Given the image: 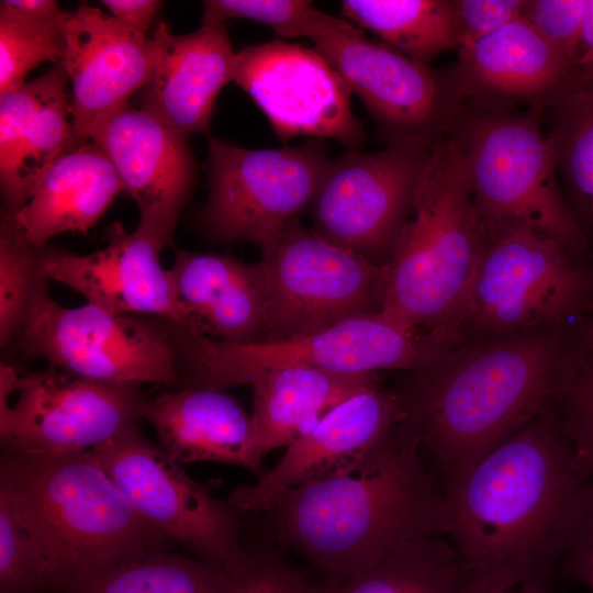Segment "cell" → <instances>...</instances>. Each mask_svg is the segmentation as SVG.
I'll list each match as a JSON object with an SVG mask.
<instances>
[{
	"instance_id": "6da1fadb",
	"label": "cell",
	"mask_w": 593,
	"mask_h": 593,
	"mask_svg": "<svg viewBox=\"0 0 593 593\" xmlns=\"http://www.w3.org/2000/svg\"><path fill=\"white\" fill-rule=\"evenodd\" d=\"M592 480L551 401L441 484L444 536L468 572L547 582Z\"/></svg>"
},
{
	"instance_id": "7a4b0ae2",
	"label": "cell",
	"mask_w": 593,
	"mask_h": 593,
	"mask_svg": "<svg viewBox=\"0 0 593 593\" xmlns=\"http://www.w3.org/2000/svg\"><path fill=\"white\" fill-rule=\"evenodd\" d=\"M266 514L278 546L337 581L445 532L441 485L405 419L353 467L287 491Z\"/></svg>"
},
{
	"instance_id": "3957f363",
	"label": "cell",
	"mask_w": 593,
	"mask_h": 593,
	"mask_svg": "<svg viewBox=\"0 0 593 593\" xmlns=\"http://www.w3.org/2000/svg\"><path fill=\"white\" fill-rule=\"evenodd\" d=\"M569 333L533 331L455 346L393 389L440 485L516 434L552 401Z\"/></svg>"
},
{
	"instance_id": "277c9868",
	"label": "cell",
	"mask_w": 593,
	"mask_h": 593,
	"mask_svg": "<svg viewBox=\"0 0 593 593\" xmlns=\"http://www.w3.org/2000/svg\"><path fill=\"white\" fill-rule=\"evenodd\" d=\"M0 494L43 556L51 593L79 574L175 542L141 517L91 450L3 452Z\"/></svg>"
},
{
	"instance_id": "5b68a950",
	"label": "cell",
	"mask_w": 593,
	"mask_h": 593,
	"mask_svg": "<svg viewBox=\"0 0 593 593\" xmlns=\"http://www.w3.org/2000/svg\"><path fill=\"white\" fill-rule=\"evenodd\" d=\"M483 248L461 152L445 135L433 147L389 261L381 313L407 329L459 345L456 323Z\"/></svg>"
},
{
	"instance_id": "8992f818",
	"label": "cell",
	"mask_w": 593,
	"mask_h": 593,
	"mask_svg": "<svg viewBox=\"0 0 593 593\" xmlns=\"http://www.w3.org/2000/svg\"><path fill=\"white\" fill-rule=\"evenodd\" d=\"M447 135L461 152L484 247L528 230L593 266V248L566 200L552 144L535 114L462 105Z\"/></svg>"
},
{
	"instance_id": "52a82bcc",
	"label": "cell",
	"mask_w": 593,
	"mask_h": 593,
	"mask_svg": "<svg viewBox=\"0 0 593 593\" xmlns=\"http://www.w3.org/2000/svg\"><path fill=\"white\" fill-rule=\"evenodd\" d=\"M170 328L184 387L213 390L250 384L257 376L281 367L346 373L412 371L455 347L445 336L407 329L382 313L353 317L314 334L249 343Z\"/></svg>"
},
{
	"instance_id": "ba28073f",
	"label": "cell",
	"mask_w": 593,
	"mask_h": 593,
	"mask_svg": "<svg viewBox=\"0 0 593 593\" xmlns=\"http://www.w3.org/2000/svg\"><path fill=\"white\" fill-rule=\"evenodd\" d=\"M593 306V266L528 230L488 244L456 323L459 344L495 336L570 333Z\"/></svg>"
},
{
	"instance_id": "9c48e42d",
	"label": "cell",
	"mask_w": 593,
	"mask_h": 593,
	"mask_svg": "<svg viewBox=\"0 0 593 593\" xmlns=\"http://www.w3.org/2000/svg\"><path fill=\"white\" fill-rule=\"evenodd\" d=\"M147 399L139 385L101 382L55 367H0L3 452L92 450L138 427Z\"/></svg>"
},
{
	"instance_id": "30bf717a",
	"label": "cell",
	"mask_w": 593,
	"mask_h": 593,
	"mask_svg": "<svg viewBox=\"0 0 593 593\" xmlns=\"http://www.w3.org/2000/svg\"><path fill=\"white\" fill-rule=\"evenodd\" d=\"M261 255L268 287L262 339L314 334L382 311L389 262L374 264L334 245L299 220L261 248Z\"/></svg>"
},
{
	"instance_id": "8fae6325",
	"label": "cell",
	"mask_w": 593,
	"mask_h": 593,
	"mask_svg": "<svg viewBox=\"0 0 593 593\" xmlns=\"http://www.w3.org/2000/svg\"><path fill=\"white\" fill-rule=\"evenodd\" d=\"M20 350L51 367L121 384H174L180 377L170 326L87 303L66 307L45 283L36 291L16 337Z\"/></svg>"
},
{
	"instance_id": "7c38bea8",
	"label": "cell",
	"mask_w": 593,
	"mask_h": 593,
	"mask_svg": "<svg viewBox=\"0 0 593 593\" xmlns=\"http://www.w3.org/2000/svg\"><path fill=\"white\" fill-rule=\"evenodd\" d=\"M318 141L248 149L209 137V195L200 213L215 240L260 249L311 205L331 164Z\"/></svg>"
},
{
	"instance_id": "4fadbf2b",
	"label": "cell",
	"mask_w": 593,
	"mask_h": 593,
	"mask_svg": "<svg viewBox=\"0 0 593 593\" xmlns=\"http://www.w3.org/2000/svg\"><path fill=\"white\" fill-rule=\"evenodd\" d=\"M436 143L403 141L332 159L310 205L313 230L369 261L388 264Z\"/></svg>"
},
{
	"instance_id": "5bb4252c",
	"label": "cell",
	"mask_w": 593,
	"mask_h": 593,
	"mask_svg": "<svg viewBox=\"0 0 593 593\" xmlns=\"http://www.w3.org/2000/svg\"><path fill=\"white\" fill-rule=\"evenodd\" d=\"M312 42L361 100L388 144H434L449 132L461 103L448 71L439 72L372 42L340 19Z\"/></svg>"
},
{
	"instance_id": "9a60e30c",
	"label": "cell",
	"mask_w": 593,
	"mask_h": 593,
	"mask_svg": "<svg viewBox=\"0 0 593 593\" xmlns=\"http://www.w3.org/2000/svg\"><path fill=\"white\" fill-rule=\"evenodd\" d=\"M134 510L195 558L223 569L240 545L237 511L133 428L91 450Z\"/></svg>"
},
{
	"instance_id": "2e32d148",
	"label": "cell",
	"mask_w": 593,
	"mask_h": 593,
	"mask_svg": "<svg viewBox=\"0 0 593 593\" xmlns=\"http://www.w3.org/2000/svg\"><path fill=\"white\" fill-rule=\"evenodd\" d=\"M232 81L257 104L282 142L334 138L356 150L367 137L351 91L315 48L271 41L236 52Z\"/></svg>"
},
{
	"instance_id": "e0dca14e",
	"label": "cell",
	"mask_w": 593,
	"mask_h": 593,
	"mask_svg": "<svg viewBox=\"0 0 593 593\" xmlns=\"http://www.w3.org/2000/svg\"><path fill=\"white\" fill-rule=\"evenodd\" d=\"M105 247L88 255L42 248L41 275L82 294L87 303L120 315L148 314L192 333V322L179 301L169 269L160 265L168 246L137 226L126 232L113 223Z\"/></svg>"
},
{
	"instance_id": "ac0fdd59",
	"label": "cell",
	"mask_w": 593,
	"mask_h": 593,
	"mask_svg": "<svg viewBox=\"0 0 593 593\" xmlns=\"http://www.w3.org/2000/svg\"><path fill=\"white\" fill-rule=\"evenodd\" d=\"M404 417L393 389L379 383L365 389L294 439L258 480L235 488L228 503L237 512L267 513L287 491L353 467Z\"/></svg>"
},
{
	"instance_id": "d6986e66",
	"label": "cell",
	"mask_w": 593,
	"mask_h": 593,
	"mask_svg": "<svg viewBox=\"0 0 593 593\" xmlns=\"http://www.w3.org/2000/svg\"><path fill=\"white\" fill-rule=\"evenodd\" d=\"M65 36L60 63L71 86V122L77 138L86 142L150 81L156 44L152 32L128 27L86 2L67 12Z\"/></svg>"
},
{
	"instance_id": "ffe728a7",
	"label": "cell",
	"mask_w": 593,
	"mask_h": 593,
	"mask_svg": "<svg viewBox=\"0 0 593 593\" xmlns=\"http://www.w3.org/2000/svg\"><path fill=\"white\" fill-rule=\"evenodd\" d=\"M89 141L99 145L137 204L139 223L168 245L195 182L189 138L131 105L98 124Z\"/></svg>"
},
{
	"instance_id": "44dd1931",
	"label": "cell",
	"mask_w": 593,
	"mask_h": 593,
	"mask_svg": "<svg viewBox=\"0 0 593 593\" xmlns=\"http://www.w3.org/2000/svg\"><path fill=\"white\" fill-rule=\"evenodd\" d=\"M448 71L461 107L511 111L532 102L542 111L564 81L563 56L522 15L496 32L458 49Z\"/></svg>"
},
{
	"instance_id": "7402d4cb",
	"label": "cell",
	"mask_w": 593,
	"mask_h": 593,
	"mask_svg": "<svg viewBox=\"0 0 593 593\" xmlns=\"http://www.w3.org/2000/svg\"><path fill=\"white\" fill-rule=\"evenodd\" d=\"M152 35L156 64L141 90V109L188 138L208 132L216 98L233 76L236 52L225 24L177 35L158 22Z\"/></svg>"
},
{
	"instance_id": "603a6c76",
	"label": "cell",
	"mask_w": 593,
	"mask_h": 593,
	"mask_svg": "<svg viewBox=\"0 0 593 593\" xmlns=\"http://www.w3.org/2000/svg\"><path fill=\"white\" fill-rule=\"evenodd\" d=\"M169 272L194 334L228 343L264 338L268 287L260 261L179 250Z\"/></svg>"
},
{
	"instance_id": "cb8c5ba5",
	"label": "cell",
	"mask_w": 593,
	"mask_h": 593,
	"mask_svg": "<svg viewBox=\"0 0 593 593\" xmlns=\"http://www.w3.org/2000/svg\"><path fill=\"white\" fill-rule=\"evenodd\" d=\"M143 418L180 463L216 461L256 469L251 414L224 390L183 387L147 399Z\"/></svg>"
},
{
	"instance_id": "d4e9b609",
	"label": "cell",
	"mask_w": 593,
	"mask_h": 593,
	"mask_svg": "<svg viewBox=\"0 0 593 593\" xmlns=\"http://www.w3.org/2000/svg\"><path fill=\"white\" fill-rule=\"evenodd\" d=\"M120 191L121 181L103 149L86 141L61 155L26 204L4 220L30 243L44 247L63 233L86 234Z\"/></svg>"
},
{
	"instance_id": "484cf974",
	"label": "cell",
	"mask_w": 593,
	"mask_h": 593,
	"mask_svg": "<svg viewBox=\"0 0 593 593\" xmlns=\"http://www.w3.org/2000/svg\"><path fill=\"white\" fill-rule=\"evenodd\" d=\"M379 383L378 372L346 373L310 367H281L257 376L254 445L258 457L289 446L329 410Z\"/></svg>"
},
{
	"instance_id": "4316f807",
	"label": "cell",
	"mask_w": 593,
	"mask_h": 593,
	"mask_svg": "<svg viewBox=\"0 0 593 593\" xmlns=\"http://www.w3.org/2000/svg\"><path fill=\"white\" fill-rule=\"evenodd\" d=\"M228 590L230 578L222 567L158 547L79 574L54 593H227Z\"/></svg>"
},
{
	"instance_id": "83f0119b",
	"label": "cell",
	"mask_w": 593,
	"mask_h": 593,
	"mask_svg": "<svg viewBox=\"0 0 593 593\" xmlns=\"http://www.w3.org/2000/svg\"><path fill=\"white\" fill-rule=\"evenodd\" d=\"M340 9L347 21L421 64L457 49L449 0H343Z\"/></svg>"
},
{
	"instance_id": "f1b7e54d",
	"label": "cell",
	"mask_w": 593,
	"mask_h": 593,
	"mask_svg": "<svg viewBox=\"0 0 593 593\" xmlns=\"http://www.w3.org/2000/svg\"><path fill=\"white\" fill-rule=\"evenodd\" d=\"M465 567L439 534L410 540L383 560L337 581L332 593H457Z\"/></svg>"
},
{
	"instance_id": "f546056e",
	"label": "cell",
	"mask_w": 593,
	"mask_h": 593,
	"mask_svg": "<svg viewBox=\"0 0 593 593\" xmlns=\"http://www.w3.org/2000/svg\"><path fill=\"white\" fill-rule=\"evenodd\" d=\"M547 135L566 200L588 240L593 238V91L557 94ZM591 244V243H590Z\"/></svg>"
},
{
	"instance_id": "4dcf8cb0",
	"label": "cell",
	"mask_w": 593,
	"mask_h": 593,
	"mask_svg": "<svg viewBox=\"0 0 593 593\" xmlns=\"http://www.w3.org/2000/svg\"><path fill=\"white\" fill-rule=\"evenodd\" d=\"M66 15L54 0L0 2V94L22 87L40 64L63 60Z\"/></svg>"
},
{
	"instance_id": "1f68e13d",
	"label": "cell",
	"mask_w": 593,
	"mask_h": 593,
	"mask_svg": "<svg viewBox=\"0 0 593 593\" xmlns=\"http://www.w3.org/2000/svg\"><path fill=\"white\" fill-rule=\"evenodd\" d=\"M80 143L65 86L42 103L24 134L12 179L1 190L7 215L25 205L53 164Z\"/></svg>"
},
{
	"instance_id": "d6a6232c",
	"label": "cell",
	"mask_w": 593,
	"mask_h": 593,
	"mask_svg": "<svg viewBox=\"0 0 593 593\" xmlns=\"http://www.w3.org/2000/svg\"><path fill=\"white\" fill-rule=\"evenodd\" d=\"M552 404L577 457L593 479V343L569 334Z\"/></svg>"
},
{
	"instance_id": "836d02e7",
	"label": "cell",
	"mask_w": 593,
	"mask_h": 593,
	"mask_svg": "<svg viewBox=\"0 0 593 593\" xmlns=\"http://www.w3.org/2000/svg\"><path fill=\"white\" fill-rule=\"evenodd\" d=\"M3 219L0 230V344L16 339L36 291L46 281L41 275V251Z\"/></svg>"
},
{
	"instance_id": "e575fe53",
	"label": "cell",
	"mask_w": 593,
	"mask_h": 593,
	"mask_svg": "<svg viewBox=\"0 0 593 593\" xmlns=\"http://www.w3.org/2000/svg\"><path fill=\"white\" fill-rule=\"evenodd\" d=\"M247 19L268 25L281 37L312 40L336 21L305 0H208L203 2L201 25L225 24Z\"/></svg>"
},
{
	"instance_id": "d590c367",
	"label": "cell",
	"mask_w": 593,
	"mask_h": 593,
	"mask_svg": "<svg viewBox=\"0 0 593 593\" xmlns=\"http://www.w3.org/2000/svg\"><path fill=\"white\" fill-rule=\"evenodd\" d=\"M230 578L227 593H323L291 566L272 539L240 545L224 568Z\"/></svg>"
},
{
	"instance_id": "8d00e7d4",
	"label": "cell",
	"mask_w": 593,
	"mask_h": 593,
	"mask_svg": "<svg viewBox=\"0 0 593 593\" xmlns=\"http://www.w3.org/2000/svg\"><path fill=\"white\" fill-rule=\"evenodd\" d=\"M68 78L61 63L22 87L0 94V186L10 183L24 134L42 103Z\"/></svg>"
},
{
	"instance_id": "74e56055",
	"label": "cell",
	"mask_w": 593,
	"mask_h": 593,
	"mask_svg": "<svg viewBox=\"0 0 593 593\" xmlns=\"http://www.w3.org/2000/svg\"><path fill=\"white\" fill-rule=\"evenodd\" d=\"M47 564L7 497L0 494V593H51Z\"/></svg>"
},
{
	"instance_id": "f35d334b",
	"label": "cell",
	"mask_w": 593,
	"mask_h": 593,
	"mask_svg": "<svg viewBox=\"0 0 593 593\" xmlns=\"http://www.w3.org/2000/svg\"><path fill=\"white\" fill-rule=\"evenodd\" d=\"M586 0H525L526 19L571 67L579 48ZM569 71V70H568Z\"/></svg>"
},
{
	"instance_id": "ab89813d",
	"label": "cell",
	"mask_w": 593,
	"mask_h": 593,
	"mask_svg": "<svg viewBox=\"0 0 593 593\" xmlns=\"http://www.w3.org/2000/svg\"><path fill=\"white\" fill-rule=\"evenodd\" d=\"M525 0H449L457 49L496 32L522 15Z\"/></svg>"
},
{
	"instance_id": "60d3db41",
	"label": "cell",
	"mask_w": 593,
	"mask_h": 593,
	"mask_svg": "<svg viewBox=\"0 0 593 593\" xmlns=\"http://www.w3.org/2000/svg\"><path fill=\"white\" fill-rule=\"evenodd\" d=\"M560 561L593 593V480L568 536Z\"/></svg>"
},
{
	"instance_id": "b9f144b4",
	"label": "cell",
	"mask_w": 593,
	"mask_h": 593,
	"mask_svg": "<svg viewBox=\"0 0 593 593\" xmlns=\"http://www.w3.org/2000/svg\"><path fill=\"white\" fill-rule=\"evenodd\" d=\"M593 91V0H586L580 44L558 94Z\"/></svg>"
},
{
	"instance_id": "7bdbcfd3",
	"label": "cell",
	"mask_w": 593,
	"mask_h": 593,
	"mask_svg": "<svg viewBox=\"0 0 593 593\" xmlns=\"http://www.w3.org/2000/svg\"><path fill=\"white\" fill-rule=\"evenodd\" d=\"M101 3L120 22L144 33L155 29L163 9L158 0H103Z\"/></svg>"
},
{
	"instance_id": "ee69618b",
	"label": "cell",
	"mask_w": 593,
	"mask_h": 593,
	"mask_svg": "<svg viewBox=\"0 0 593 593\" xmlns=\"http://www.w3.org/2000/svg\"><path fill=\"white\" fill-rule=\"evenodd\" d=\"M457 593H552L542 581H514L504 578L468 572L461 579Z\"/></svg>"
},
{
	"instance_id": "f6af8a7d",
	"label": "cell",
	"mask_w": 593,
	"mask_h": 593,
	"mask_svg": "<svg viewBox=\"0 0 593 593\" xmlns=\"http://www.w3.org/2000/svg\"><path fill=\"white\" fill-rule=\"evenodd\" d=\"M572 333L593 343V306L583 317V320L574 327Z\"/></svg>"
}]
</instances>
